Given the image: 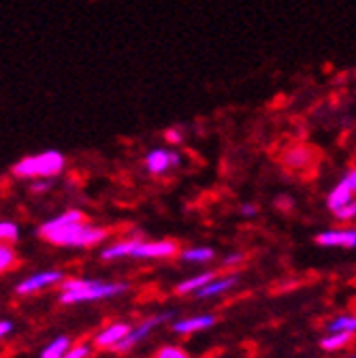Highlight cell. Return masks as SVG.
<instances>
[{"instance_id":"obj_9","label":"cell","mask_w":356,"mask_h":358,"mask_svg":"<svg viewBox=\"0 0 356 358\" xmlns=\"http://www.w3.org/2000/svg\"><path fill=\"white\" fill-rule=\"evenodd\" d=\"M182 158L180 154H175V152H166V150H154L148 154L145 158V164L152 173H164L166 169L171 166H180Z\"/></svg>"},{"instance_id":"obj_19","label":"cell","mask_w":356,"mask_h":358,"mask_svg":"<svg viewBox=\"0 0 356 358\" xmlns=\"http://www.w3.org/2000/svg\"><path fill=\"white\" fill-rule=\"evenodd\" d=\"M20 235V229L15 227L13 222H3L0 224V239L3 241H15Z\"/></svg>"},{"instance_id":"obj_24","label":"cell","mask_w":356,"mask_h":358,"mask_svg":"<svg viewBox=\"0 0 356 358\" xmlns=\"http://www.w3.org/2000/svg\"><path fill=\"white\" fill-rule=\"evenodd\" d=\"M164 137H166V141H171V143H182V134L177 132V130H166V132H164Z\"/></svg>"},{"instance_id":"obj_14","label":"cell","mask_w":356,"mask_h":358,"mask_svg":"<svg viewBox=\"0 0 356 358\" xmlns=\"http://www.w3.org/2000/svg\"><path fill=\"white\" fill-rule=\"evenodd\" d=\"M69 345H71L69 337H56L45 350H43L41 358H64L69 352Z\"/></svg>"},{"instance_id":"obj_18","label":"cell","mask_w":356,"mask_h":358,"mask_svg":"<svg viewBox=\"0 0 356 358\" xmlns=\"http://www.w3.org/2000/svg\"><path fill=\"white\" fill-rule=\"evenodd\" d=\"M309 158H311V154H309L307 150L299 148V150H292V152L286 156V164H290V166H294V169H301V166H305V164L309 162Z\"/></svg>"},{"instance_id":"obj_10","label":"cell","mask_w":356,"mask_h":358,"mask_svg":"<svg viewBox=\"0 0 356 358\" xmlns=\"http://www.w3.org/2000/svg\"><path fill=\"white\" fill-rule=\"evenodd\" d=\"M130 327L128 324H124V322H118V324H111V327H107L103 333H99L97 335V339H94V343L99 345V348H115L120 341H124L128 335H130Z\"/></svg>"},{"instance_id":"obj_12","label":"cell","mask_w":356,"mask_h":358,"mask_svg":"<svg viewBox=\"0 0 356 358\" xmlns=\"http://www.w3.org/2000/svg\"><path fill=\"white\" fill-rule=\"evenodd\" d=\"M235 282H237V278H215L211 284H207L205 288H201V290L197 292V296H199V299L218 296V294H222V292H227L231 286H235Z\"/></svg>"},{"instance_id":"obj_7","label":"cell","mask_w":356,"mask_h":358,"mask_svg":"<svg viewBox=\"0 0 356 358\" xmlns=\"http://www.w3.org/2000/svg\"><path fill=\"white\" fill-rule=\"evenodd\" d=\"M62 280V273L60 271H41L28 280H24L20 286H17V294H30V292H36L41 288H48L56 282Z\"/></svg>"},{"instance_id":"obj_27","label":"cell","mask_w":356,"mask_h":358,"mask_svg":"<svg viewBox=\"0 0 356 358\" xmlns=\"http://www.w3.org/2000/svg\"><path fill=\"white\" fill-rule=\"evenodd\" d=\"M241 213H243V215H254V213H256V207H254V205H243V207H241Z\"/></svg>"},{"instance_id":"obj_6","label":"cell","mask_w":356,"mask_h":358,"mask_svg":"<svg viewBox=\"0 0 356 358\" xmlns=\"http://www.w3.org/2000/svg\"><path fill=\"white\" fill-rule=\"evenodd\" d=\"M356 192V171H350L341 182L333 188V192L329 194V207L333 211H339L341 207H346L348 203H352V196Z\"/></svg>"},{"instance_id":"obj_5","label":"cell","mask_w":356,"mask_h":358,"mask_svg":"<svg viewBox=\"0 0 356 358\" xmlns=\"http://www.w3.org/2000/svg\"><path fill=\"white\" fill-rule=\"evenodd\" d=\"M171 318H173V313H171V311H166V313H160V316H154V318L145 320V322H143V324H139L137 329H132V331H130V335H128L124 341H120L113 350H115V352H128L132 345H137L141 339H145V337H148V335H150L158 324H160V322L171 320Z\"/></svg>"},{"instance_id":"obj_2","label":"cell","mask_w":356,"mask_h":358,"mask_svg":"<svg viewBox=\"0 0 356 358\" xmlns=\"http://www.w3.org/2000/svg\"><path fill=\"white\" fill-rule=\"evenodd\" d=\"M60 303L62 305H73V303H83V301H97V299H109L120 292H124L128 286L126 284H107V282H97V280H66L62 286Z\"/></svg>"},{"instance_id":"obj_29","label":"cell","mask_w":356,"mask_h":358,"mask_svg":"<svg viewBox=\"0 0 356 358\" xmlns=\"http://www.w3.org/2000/svg\"><path fill=\"white\" fill-rule=\"evenodd\" d=\"M354 358H356V356H354Z\"/></svg>"},{"instance_id":"obj_8","label":"cell","mask_w":356,"mask_h":358,"mask_svg":"<svg viewBox=\"0 0 356 358\" xmlns=\"http://www.w3.org/2000/svg\"><path fill=\"white\" fill-rule=\"evenodd\" d=\"M316 241L325 248H356V229L327 231V233H320Z\"/></svg>"},{"instance_id":"obj_21","label":"cell","mask_w":356,"mask_h":358,"mask_svg":"<svg viewBox=\"0 0 356 358\" xmlns=\"http://www.w3.org/2000/svg\"><path fill=\"white\" fill-rule=\"evenodd\" d=\"M335 215L339 217V220H354L356 217V201H352V203H348L346 207H341L339 211H335Z\"/></svg>"},{"instance_id":"obj_25","label":"cell","mask_w":356,"mask_h":358,"mask_svg":"<svg viewBox=\"0 0 356 358\" xmlns=\"http://www.w3.org/2000/svg\"><path fill=\"white\" fill-rule=\"evenodd\" d=\"M11 329H13V324H11L9 320H3V322H0V335H3V337H7V335L11 333Z\"/></svg>"},{"instance_id":"obj_17","label":"cell","mask_w":356,"mask_h":358,"mask_svg":"<svg viewBox=\"0 0 356 358\" xmlns=\"http://www.w3.org/2000/svg\"><path fill=\"white\" fill-rule=\"evenodd\" d=\"M350 337H352V333H331L329 337H325L322 339V348L325 350H329V352H333V350H339V348H343L348 341H350Z\"/></svg>"},{"instance_id":"obj_16","label":"cell","mask_w":356,"mask_h":358,"mask_svg":"<svg viewBox=\"0 0 356 358\" xmlns=\"http://www.w3.org/2000/svg\"><path fill=\"white\" fill-rule=\"evenodd\" d=\"M211 258H213V250H209V248H192L182 254V260H186V262H207Z\"/></svg>"},{"instance_id":"obj_26","label":"cell","mask_w":356,"mask_h":358,"mask_svg":"<svg viewBox=\"0 0 356 358\" xmlns=\"http://www.w3.org/2000/svg\"><path fill=\"white\" fill-rule=\"evenodd\" d=\"M237 262H241V256H239V254H233V256H229V258L225 260L227 266H233V264H237Z\"/></svg>"},{"instance_id":"obj_3","label":"cell","mask_w":356,"mask_h":358,"mask_svg":"<svg viewBox=\"0 0 356 358\" xmlns=\"http://www.w3.org/2000/svg\"><path fill=\"white\" fill-rule=\"evenodd\" d=\"M177 254V243L175 241H154V243H143V241H120L109 245L103 252L105 260H113V258H124V256H132V258H169Z\"/></svg>"},{"instance_id":"obj_13","label":"cell","mask_w":356,"mask_h":358,"mask_svg":"<svg viewBox=\"0 0 356 358\" xmlns=\"http://www.w3.org/2000/svg\"><path fill=\"white\" fill-rule=\"evenodd\" d=\"M215 280L213 273H203V275H194L186 282H182L180 286H177V292L180 294H188V292H199L201 288H205L207 284H211Z\"/></svg>"},{"instance_id":"obj_11","label":"cell","mask_w":356,"mask_h":358,"mask_svg":"<svg viewBox=\"0 0 356 358\" xmlns=\"http://www.w3.org/2000/svg\"><path fill=\"white\" fill-rule=\"evenodd\" d=\"M213 322H215V318L209 316V313H205V316H194V318H188V320L175 322V324H173V331H175V333H180V335H190V333L209 329Z\"/></svg>"},{"instance_id":"obj_4","label":"cell","mask_w":356,"mask_h":358,"mask_svg":"<svg viewBox=\"0 0 356 358\" xmlns=\"http://www.w3.org/2000/svg\"><path fill=\"white\" fill-rule=\"evenodd\" d=\"M64 169V156L56 150H48L36 156H28L22 158L20 162L13 164V175L22 177V179H30V177H52L58 175Z\"/></svg>"},{"instance_id":"obj_28","label":"cell","mask_w":356,"mask_h":358,"mask_svg":"<svg viewBox=\"0 0 356 358\" xmlns=\"http://www.w3.org/2000/svg\"><path fill=\"white\" fill-rule=\"evenodd\" d=\"M48 188H50V184H36L32 190H34V192H43V190H48Z\"/></svg>"},{"instance_id":"obj_1","label":"cell","mask_w":356,"mask_h":358,"mask_svg":"<svg viewBox=\"0 0 356 358\" xmlns=\"http://www.w3.org/2000/svg\"><path fill=\"white\" fill-rule=\"evenodd\" d=\"M38 235L56 245L66 248H90L105 239V231L87 227L83 222V213L77 209L64 211L58 217L45 222L38 229Z\"/></svg>"},{"instance_id":"obj_15","label":"cell","mask_w":356,"mask_h":358,"mask_svg":"<svg viewBox=\"0 0 356 358\" xmlns=\"http://www.w3.org/2000/svg\"><path fill=\"white\" fill-rule=\"evenodd\" d=\"M331 333H354L356 331V316H339L329 324Z\"/></svg>"},{"instance_id":"obj_20","label":"cell","mask_w":356,"mask_h":358,"mask_svg":"<svg viewBox=\"0 0 356 358\" xmlns=\"http://www.w3.org/2000/svg\"><path fill=\"white\" fill-rule=\"evenodd\" d=\"M156 358H188V354H186L182 348L166 345V348H162V350L156 354Z\"/></svg>"},{"instance_id":"obj_23","label":"cell","mask_w":356,"mask_h":358,"mask_svg":"<svg viewBox=\"0 0 356 358\" xmlns=\"http://www.w3.org/2000/svg\"><path fill=\"white\" fill-rule=\"evenodd\" d=\"M87 354H90V348H87V345H75V348H71L66 352L64 358H85Z\"/></svg>"},{"instance_id":"obj_22","label":"cell","mask_w":356,"mask_h":358,"mask_svg":"<svg viewBox=\"0 0 356 358\" xmlns=\"http://www.w3.org/2000/svg\"><path fill=\"white\" fill-rule=\"evenodd\" d=\"M13 250H9L7 245H3V248H0V268H3V271H7V268H9V264L13 262Z\"/></svg>"}]
</instances>
